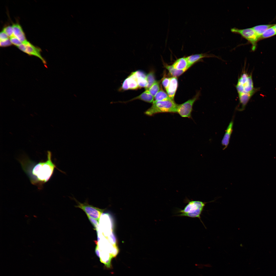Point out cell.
<instances>
[{"label": "cell", "instance_id": "4dcf8cb0", "mask_svg": "<svg viewBox=\"0 0 276 276\" xmlns=\"http://www.w3.org/2000/svg\"><path fill=\"white\" fill-rule=\"evenodd\" d=\"M273 26L274 27V28L276 29V24L275 25H274Z\"/></svg>", "mask_w": 276, "mask_h": 276}, {"label": "cell", "instance_id": "ba28073f", "mask_svg": "<svg viewBox=\"0 0 276 276\" xmlns=\"http://www.w3.org/2000/svg\"><path fill=\"white\" fill-rule=\"evenodd\" d=\"M197 98L196 96L184 103L178 105L177 112L181 117L190 118L193 104Z\"/></svg>", "mask_w": 276, "mask_h": 276}, {"label": "cell", "instance_id": "9a60e30c", "mask_svg": "<svg viewBox=\"0 0 276 276\" xmlns=\"http://www.w3.org/2000/svg\"><path fill=\"white\" fill-rule=\"evenodd\" d=\"M127 78L129 89H135L139 88L135 72H132Z\"/></svg>", "mask_w": 276, "mask_h": 276}, {"label": "cell", "instance_id": "cb8c5ba5", "mask_svg": "<svg viewBox=\"0 0 276 276\" xmlns=\"http://www.w3.org/2000/svg\"><path fill=\"white\" fill-rule=\"evenodd\" d=\"M2 30L4 31L10 38L13 36V31L12 26L9 25L4 28Z\"/></svg>", "mask_w": 276, "mask_h": 276}, {"label": "cell", "instance_id": "8fae6325", "mask_svg": "<svg viewBox=\"0 0 276 276\" xmlns=\"http://www.w3.org/2000/svg\"><path fill=\"white\" fill-rule=\"evenodd\" d=\"M217 57L216 56L206 53L196 54L186 57L189 65L190 67L193 64L202 59L207 57Z\"/></svg>", "mask_w": 276, "mask_h": 276}, {"label": "cell", "instance_id": "5b68a950", "mask_svg": "<svg viewBox=\"0 0 276 276\" xmlns=\"http://www.w3.org/2000/svg\"><path fill=\"white\" fill-rule=\"evenodd\" d=\"M231 30L232 32L239 34L246 39L251 44L252 50H255L260 38L252 28L243 29L234 28Z\"/></svg>", "mask_w": 276, "mask_h": 276}, {"label": "cell", "instance_id": "e0dca14e", "mask_svg": "<svg viewBox=\"0 0 276 276\" xmlns=\"http://www.w3.org/2000/svg\"><path fill=\"white\" fill-rule=\"evenodd\" d=\"M274 25H261L254 26L252 28L260 39V37L263 32L267 29Z\"/></svg>", "mask_w": 276, "mask_h": 276}, {"label": "cell", "instance_id": "44dd1931", "mask_svg": "<svg viewBox=\"0 0 276 276\" xmlns=\"http://www.w3.org/2000/svg\"><path fill=\"white\" fill-rule=\"evenodd\" d=\"M159 83L156 81L147 90L148 92L154 97L159 91Z\"/></svg>", "mask_w": 276, "mask_h": 276}, {"label": "cell", "instance_id": "7a4b0ae2", "mask_svg": "<svg viewBox=\"0 0 276 276\" xmlns=\"http://www.w3.org/2000/svg\"><path fill=\"white\" fill-rule=\"evenodd\" d=\"M188 204L183 209H179L177 213H180L175 216H186L191 218H198L200 220L206 228L202 221L201 215L204 210V208L207 202L199 201L186 200Z\"/></svg>", "mask_w": 276, "mask_h": 276}, {"label": "cell", "instance_id": "d6986e66", "mask_svg": "<svg viewBox=\"0 0 276 276\" xmlns=\"http://www.w3.org/2000/svg\"><path fill=\"white\" fill-rule=\"evenodd\" d=\"M154 100L163 101L171 99L165 91L163 90H160L158 92L154 97Z\"/></svg>", "mask_w": 276, "mask_h": 276}, {"label": "cell", "instance_id": "277c9868", "mask_svg": "<svg viewBox=\"0 0 276 276\" xmlns=\"http://www.w3.org/2000/svg\"><path fill=\"white\" fill-rule=\"evenodd\" d=\"M236 87L238 95L257 92L259 89L254 88L251 74L246 72L242 74L238 78Z\"/></svg>", "mask_w": 276, "mask_h": 276}, {"label": "cell", "instance_id": "30bf717a", "mask_svg": "<svg viewBox=\"0 0 276 276\" xmlns=\"http://www.w3.org/2000/svg\"><path fill=\"white\" fill-rule=\"evenodd\" d=\"M14 35L22 43L27 41L25 33L20 25L18 23L13 24Z\"/></svg>", "mask_w": 276, "mask_h": 276}, {"label": "cell", "instance_id": "d4e9b609", "mask_svg": "<svg viewBox=\"0 0 276 276\" xmlns=\"http://www.w3.org/2000/svg\"><path fill=\"white\" fill-rule=\"evenodd\" d=\"M87 216L90 222L94 227V229L97 232L98 230V227L99 222L88 215H87Z\"/></svg>", "mask_w": 276, "mask_h": 276}, {"label": "cell", "instance_id": "6da1fadb", "mask_svg": "<svg viewBox=\"0 0 276 276\" xmlns=\"http://www.w3.org/2000/svg\"><path fill=\"white\" fill-rule=\"evenodd\" d=\"M47 153V160L38 163L32 161L25 155H22L18 159L23 170L31 183L40 190L42 189L43 185L51 178L55 168L64 172L58 169L53 162L51 152L48 151Z\"/></svg>", "mask_w": 276, "mask_h": 276}, {"label": "cell", "instance_id": "f546056e", "mask_svg": "<svg viewBox=\"0 0 276 276\" xmlns=\"http://www.w3.org/2000/svg\"><path fill=\"white\" fill-rule=\"evenodd\" d=\"M121 88L123 90H128L129 89L127 78L124 80L121 87Z\"/></svg>", "mask_w": 276, "mask_h": 276}, {"label": "cell", "instance_id": "7c38bea8", "mask_svg": "<svg viewBox=\"0 0 276 276\" xmlns=\"http://www.w3.org/2000/svg\"><path fill=\"white\" fill-rule=\"evenodd\" d=\"M233 120L230 122L226 131L225 134L222 141V144L224 146L223 150L225 149L228 146L230 139L233 131Z\"/></svg>", "mask_w": 276, "mask_h": 276}, {"label": "cell", "instance_id": "5bb4252c", "mask_svg": "<svg viewBox=\"0 0 276 276\" xmlns=\"http://www.w3.org/2000/svg\"><path fill=\"white\" fill-rule=\"evenodd\" d=\"M172 65L174 68L178 70H187L190 67L189 65L186 57H182L178 59Z\"/></svg>", "mask_w": 276, "mask_h": 276}, {"label": "cell", "instance_id": "3957f363", "mask_svg": "<svg viewBox=\"0 0 276 276\" xmlns=\"http://www.w3.org/2000/svg\"><path fill=\"white\" fill-rule=\"evenodd\" d=\"M178 105L172 99L154 100L152 106L144 113L147 116H152L160 113H176Z\"/></svg>", "mask_w": 276, "mask_h": 276}, {"label": "cell", "instance_id": "8992f818", "mask_svg": "<svg viewBox=\"0 0 276 276\" xmlns=\"http://www.w3.org/2000/svg\"><path fill=\"white\" fill-rule=\"evenodd\" d=\"M77 203L75 207L80 208L87 215L97 220L99 222L100 217L105 210L99 209L89 204L87 201L81 203L74 198Z\"/></svg>", "mask_w": 276, "mask_h": 276}, {"label": "cell", "instance_id": "4fadbf2b", "mask_svg": "<svg viewBox=\"0 0 276 276\" xmlns=\"http://www.w3.org/2000/svg\"><path fill=\"white\" fill-rule=\"evenodd\" d=\"M154 97L147 90H145L139 96L129 100L123 102L127 103L135 100L139 99L146 102L151 103L153 102L154 101Z\"/></svg>", "mask_w": 276, "mask_h": 276}, {"label": "cell", "instance_id": "9c48e42d", "mask_svg": "<svg viewBox=\"0 0 276 276\" xmlns=\"http://www.w3.org/2000/svg\"><path fill=\"white\" fill-rule=\"evenodd\" d=\"M169 84L166 89L168 95L172 100H174V98L178 87V80L176 77L170 78Z\"/></svg>", "mask_w": 276, "mask_h": 276}, {"label": "cell", "instance_id": "83f0119b", "mask_svg": "<svg viewBox=\"0 0 276 276\" xmlns=\"http://www.w3.org/2000/svg\"><path fill=\"white\" fill-rule=\"evenodd\" d=\"M170 78H165L162 81V84L165 89L168 86L170 80Z\"/></svg>", "mask_w": 276, "mask_h": 276}, {"label": "cell", "instance_id": "484cf974", "mask_svg": "<svg viewBox=\"0 0 276 276\" xmlns=\"http://www.w3.org/2000/svg\"><path fill=\"white\" fill-rule=\"evenodd\" d=\"M10 40L12 44L16 46L17 47L22 43L18 39L14 36L10 38Z\"/></svg>", "mask_w": 276, "mask_h": 276}, {"label": "cell", "instance_id": "7402d4cb", "mask_svg": "<svg viewBox=\"0 0 276 276\" xmlns=\"http://www.w3.org/2000/svg\"><path fill=\"white\" fill-rule=\"evenodd\" d=\"M146 79L148 85L145 89L146 90H147L156 81L153 72H150L147 74L146 75Z\"/></svg>", "mask_w": 276, "mask_h": 276}, {"label": "cell", "instance_id": "603a6c76", "mask_svg": "<svg viewBox=\"0 0 276 276\" xmlns=\"http://www.w3.org/2000/svg\"><path fill=\"white\" fill-rule=\"evenodd\" d=\"M106 238L108 241L113 245H117L116 238L113 231L107 236Z\"/></svg>", "mask_w": 276, "mask_h": 276}, {"label": "cell", "instance_id": "ffe728a7", "mask_svg": "<svg viewBox=\"0 0 276 276\" xmlns=\"http://www.w3.org/2000/svg\"><path fill=\"white\" fill-rule=\"evenodd\" d=\"M273 26L266 30L261 36L260 39H265L276 35V29Z\"/></svg>", "mask_w": 276, "mask_h": 276}, {"label": "cell", "instance_id": "f1b7e54d", "mask_svg": "<svg viewBox=\"0 0 276 276\" xmlns=\"http://www.w3.org/2000/svg\"><path fill=\"white\" fill-rule=\"evenodd\" d=\"M9 37L7 34L3 30L0 33V41H4L9 39Z\"/></svg>", "mask_w": 276, "mask_h": 276}, {"label": "cell", "instance_id": "ac0fdd59", "mask_svg": "<svg viewBox=\"0 0 276 276\" xmlns=\"http://www.w3.org/2000/svg\"><path fill=\"white\" fill-rule=\"evenodd\" d=\"M165 67L168 71L170 74L173 77H176L178 76L181 75L187 70H177L174 68L172 65H166Z\"/></svg>", "mask_w": 276, "mask_h": 276}, {"label": "cell", "instance_id": "2e32d148", "mask_svg": "<svg viewBox=\"0 0 276 276\" xmlns=\"http://www.w3.org/2000/svg\"><path fill=\"white\" fill-rule=\"evenodd\" d=\"M139 87L146 88L148 85L146 75L143 72L139 71L136 73Z\"/></svg>", "mask_w": 276, "mask_h": 276}, {"label": "cell", "instance_id": "52a82bcc", "mask_svg": "<svg viewBox=\"0 0 276 276\" xmlns=\"http://www.w3.org/2000/svg\"><path fill=\"white\" fill-rule=\"evenodd\" d=\"M21 51L30 56H35L39 58L45 65L47 62L41 54V49L39 47L34 46L29 42L27 41L22 43L17 47Z\"/></svg>", "mask_w": 276, "mask_h": 276}, {"label": "cell", "instance_id": "4316f807", "mask_svg": "<svg viewBox=\"0 0 276 276\" xmlns=\"http://www.w3.org/2000/svg\"><path fill=\"white\" fill-rule=\"evenodd\" d=\"M12 43L11 42L10 39L4 41H0V46L2 47H6L11 45Z\"/></svg>", "mask_w": 276, "mask_h": 276}]
</instances>
